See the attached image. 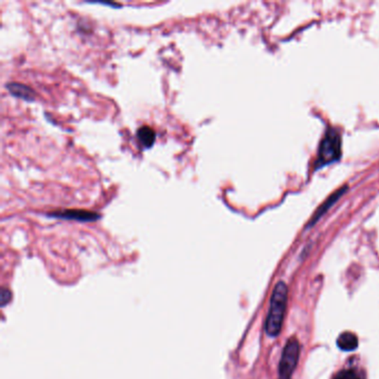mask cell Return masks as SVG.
I'll return each mask as SVG.
<instances>
[{"instance_id": "8", "label": "cell", "mask_w": 379, "mask_h": 379, "mask_svg": "<svg viewBox=\"0 0 379 379\" xmlns=\"http://www.w3.org/2000/svg\"><path fill=\"white\" fill-rule=\"evenodd\" d=\"M335 379H362L360 378L359 375L356 373L355 371H343L337 376L335 377Z\"/></svg>"}, {"instance_id": "2", "label": "cell", "mask_w": 379, "mask_h": 379, "mask_svg": "<svg viewBox=\"0 0 379 379\" xmlns=\"http://www.w3.org/2000/svg\"><path fill=\"white\" fill-rule=\"evenodd\" d=\"M341 137L337 132H328L323 139L318 153V165H327L341 157Z\"/></svg>"}, {"instance_id": "5", "label": "cell", "mask_w": 379, "mask_h": 379, "mask_svg": "<svg viewBox=\"0 0 379 379\" xmlns=\"http://www.w3.org/2000/svg\"><path fill=\"white\" fill-rule=\"evenodd\" d=\"M7 89L13 96L16 98L22 99L26 102H33L36 98V93L29 86L24 85V84L20 83H9L7 84Z\"/></svg>"}, {"instance_id": "7", "label": "cell", "mask_w": 379, "mask_h": 379, "mask_svg": "<svg viewBox=\"0 0 379 379\" xmlns=\"http://www.w3.org/2000/svg\"><path fill=\"white\" fill-rule=\"evenodd\" d=\"M137 138L145 148H150L156 141V132L150 127L143 126L138 130Z\"/></svg>"}, {"instance_id": "1", "label": "cell", "mask_w": 379, "mask_h": 379, "mask_svg": "<svg viewBox=\"0 0 379 379\" xmlns=\"http://www.w3.org/2000/svg\"><path fill=\"white\" fill-rule=\"evenodd\" d=\"M287 294L288 291L286 284L283 281L278 283L272 293L270 313L266 320V332L270 337H276L281 332L287 304Z\"/></svg>"}, {"instance_id": "4", "label": "cell", "mask_w": 379, "mask_h": 379, "mask_svg": "<svg viewBox=\"0 0 379 379\" xmlns=\"http://www.w3.org/2000/svg\"><path fill=\"white\" fill-rule=\"evenodd\" d=\"M49 217L61 218V219L77 220V222H96L100 218L97 212H91V210H84V209H67V210H61V212H52L47 214Z\"/></svg>"}, {"instance_id": "3", "label": "cell", "mask_w": 379, "mask_h": 379, "mask_svg": "<svg viewBox=\"0 0 379 379\" xmlns=\"http://www.w3.org/2000/svg\"><path fill=\"white\" fill-rule=\"evenodd\" d=\"M300 358V343L298 341H288L284 349L279 365V379H291Z\"/></svg>"}, {"instance_id": "6", "label": "cell", "mask_w": 379, "mask_h": 379, "mask_svg": "<svg viewBox=\"0 0 379 379\" xmlns=\"http://www.w3.org/2000/svg\"><path fill=\"white\" fill-rule=\"evenodd\" d=\"M337 345L343 352H352L358 347L357 336L353 332H343L338 337Z\"/></svg>"}]
</instances>
